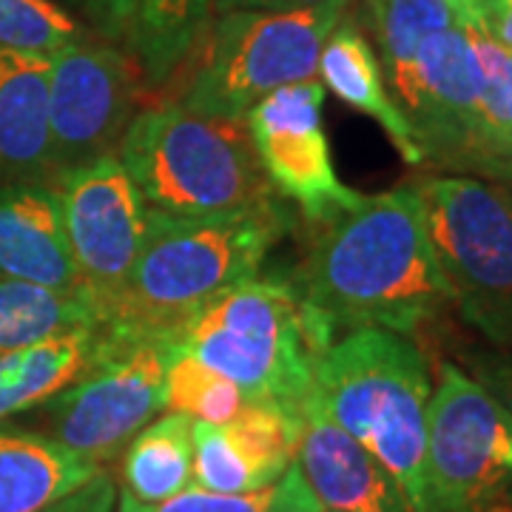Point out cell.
I'll return each mask as SVG.
<instances>
[{
  "label": "cell",
  "instance_id": "1",
  "mask_svg": "<svg viewBox=\"0 0 512 512\" xmlns=\"http://www.w3.org/2000/svg\"><path fill=\"white\" fill-rule=\"evenodd\" d=\"M293 285L333 339L367 328L413 336L453 305L416 183L325 222Z\"/></svg>",
  "mask_w": 512,
  "mask_h": 512
},
{
  "label": "cell",
  "instance_id": "2",
  "mask_svg": "<svg viewBox=\"0 0 512 512\" xmlns=\"http://www.w3.org/2000/svg\"><path fill=\"white\" fill-rule=\"evenodd\" d=\"M291 225L285 200L202 217L148 208L146 237L109 325L177 342L180 328L214 296L259 276Z\"/></svg>",
  "mask_w": 512,
  "mask_h": 512
},
{
  "label": "cell",
  "instance_id": "3",
  "mask_svg": "<svg viewBox=\"0 0 512 512\" xmlns=\"http://www.w3.org/2000/svg\"><path fill=\"white\" fill-rule=\"evenodd\" d=\"M430 396L424 353L410 336L390 330H353L328 345L313 367V402L382 461L416 512H427Z\"/></svg>",
  "mask_w": 512,
  "mask_h": 512
},
{
  "label": "cell",
  "instance_id": "4",
  "mask_svg": "<svg viewBox=\"0 0 512 512\" xmlns=\"http://www.w3.org/2000/svg\"><path fill=\"white\" fill-rule=\"evenodd\" d=\"M333 342L293 279L282 276L239 282L177 333V350L231 379L245 402H274L296 413L311 396L316 359Z\"/></svg>",
  "mask_w": 512,
  "mask_h": 512
},
{
  "label": "cell",
  "instance_id": "5",
  "mask_svg": "<svg viewBox=\"0 0 512 512\" xmlns=\"http://www.w3.org/2000/svg\"><path fill=\"white\" fill-rule=\"evenodd\" d=\"M117 157L148 208L202 217L279 202L242 120L197 117L180 106L140 109Z\"/></svg>",
  "mask_w": 512,
  "mask_h": 512
},
{
  "label": "cell",
  "instance_id": "6",
  "mask_svg": "<svg viewBox=\"0 0 512 512\" xmlns=\"http://www.w3.org/2000/svg\"><path fill=\"white\" fill-rule=\"evenodd\" d=\"M348 9L222 12L208 26L177 106L197 117L242 120L265 94L316 80L319 55Z\"/></svg>",
  "mask_w": 512,
  "mask_h": 512
},
{
  "label": "cell",
  "instance_id": "7",
  "mask_svg": "<svg viewBox=\"0 0 512 512\" xmlns=\"http://www.w3.org/2000/svg\"><path fill=\"white\" fill-rule=\"evenodd\" d=\"M416 191L453 305L512 348V191L478 177H424Z\"/></svg>",
  "mask_w": 512,
  "mask_h": 512
},
{
  "label": "cell",
  "instance_id": "8",
  "mask_svg": "<svg viewBox=\"0 0 512 512\" xmlns=\"http://www.w3.org/2000/svg\"><path fill=\"white\" fill-rule=\"evenodd\" d=\"M109 330V348L97 365L43 404L46 436L97 467L120 456L148 421L165 413V373L177 356L174 339L137 336L114 325Z\"/></svg>",
  "mask_w": 512,
  "mask_h": 512
},
{
  "label": "cell",
  "instance_id": "9",
  "mask_svg": "<svg viewBox=\"0 0 512 512\" xmlns=\"http://www.w3.org/2000/svg\"><path fill=\"white\" fill-rule=\"evenodd\" d=\"M512 413L461 367L444 362L427 407V512H493L507 481Z\"/></svg>",
  "mask_w": 512,
  "mask_h": 512
},
{
  "label": "cell",
  "instance_id": "10",
  "mask_svg": "<svg viewBox=\"0 0 512 512\" xmlns=\"http://www.w3.org/2000/svg\"><path fill=\"white\" fill-rule=\"evenodd\" d=\"M49 80V120L55 177L117 154L128 123L140 111L146 80L126 46L86 35L57 49Z\"/></svg>",
  "mask_w": 512,
  "mask_h": 512
},
{
  "label": "cell",
  "instance_id": "11",
  "mask_svg": "<svg viewBox=\"0 0 512 512\" xmlns=\"http://www.w3.org/2000/svg\"><path fill=\"white\" fill-rule=\"evenodd\" d=\"M322 106L325 86L319 80H302L265 94L242 117L259 168L276 197L293 202L319 228L365 200L333 168Z\"/></svg>",
  "mask_w": 512,
  "mask_h": 512
},
{
  "label": "cell",
  "instance_id": "12",
  "mask_svg": "<svg viewBox=\"0 0 512 512\" xmlns=\"http://www.w3.org/2000/svg\"><path fill=\"white\" fill-rule=\"evenodd\" d=\"M63 231L83 288L114 311L146 237L148 205L117 154L69 168L52 180Z\"/></svg>",
  "mask_w": 512,
  "mask_h": 512
},
{
  "label": "cell",
  "instance_id": "13",
  "mask_svg": "<svg viewBox=\"0 0 512 512\" xmlns=\"http://www.w3.org/2000/svg\"><path fill=\"white\" fill-rule=\"evenodd\" d=\"M481 66L467 26L424 37L410 80L396 97L424 160L473 171Z\"/></svg>",
  "mask_w": 512,
  "mask_h": 512
},
{
  "label": "cell",
  "instance_id": "14",
  "mask_svg": "<svg viewBox=\"0 0 512 512\" xmlns=\"http://www.w3.org/2000/svg\"><path fill=\"white\" fill-rule=\"evenodd\" d=\"M293 464L305 476L322 510L416 512L382 461L345 433L311 396L302 404V430Z\"/></svg>",
  "mask_w": 512,
  "mask_h": 512
},
{
  "label": "cell",
  "instance_id": "15",
  "mask_svg": "<svg viewBox=\"0 0 512 512\" xmlns=\"http://www.w3.org/2000/svg\"><path fill=\"white\" fill-rule=\"evenodd\" d=\"M0 279L60 291L83 288L63 231L60 202L49 183H0Z\"/></svg>",
  "mask_w": 512,
  "mask_h": 512
},
{
  "label": "cell",
  "instance_id": "16",
  "mask_svg": "<svg viewBox=\"0 0 512 512\" xmlns=\"http://www.w3.org/2000/svg\"><path fill=\"white\" fill-rule=\"evenodd\" d=\"M49 55L0 49V177L26 183L55 180L49 120Z\"/></svg>",
  "mask_w": 512,
  "mask_h": 512
},
{
  "label": "cell",
  "instance_id": "17",
  "mask_svg": "<svg viewBox=\"0 0 512 512\" xmlns=\"http://www.w3.org/2000/svg\"><path fill=\"white\" fill-rule=\"evenodd\" d=\"M316 74H319V83L325 86V92L336 94L345 106L376 120L384 128L390 143L399 148L404 163H424L419 143L413 137V128L384 83L379 55H376L373 43L365 37L362 23L353 12H345L333 26L328 43L319 55Z\"/></svg>",
  "mask_w": 512,
  "mask_h": 512
},
{
  "label": "cell",
  "instance_id": "18",
  "mask_svg": "<svg viewBox=\"0 0 512 512\" xmlns=\"http://www.w3.org/2000/svg\"><path fill=\"white\" fill-rule=\"evenodd\" d=\"M109 339V325H94L0 356V421L40 407L72 387L97 365Z\"/></svg>",
  "mask_w": 512,
  "mask_h": 512
},
{
  "label": "cell",
  "instance_id": "19",
  "mask_svg": "<svg viewBox=\"0 0 512 512\" xmlns=\"http://www.w3.org/2000/svg\"><path fill=\"white\" fill-rule=\"evenodd\" d=\"M103 467L46 433L0 424V512H40Z\"/></svg>",
  "mask_w": 512,
  "mask_h": 512
},
{
  "label": "cell",
  "instance_id": "20",
  "mask_svg": "<svg viewBox=\"0 0 512 512\" xmlns=\"http://www.w3.org/2000/svg\"><path fill=\"white\" fill-rule=\"evenodd\" d=\"M109 313L89 288L60 291L20 279H0V356L57 333L106 325Z\"/></svg>",
  "mask_w": 512,
  "mask_h": 512
},
{
  "label": "cell",
  "instance_id": "21",
  "mask_svg": "<svg viewBox=\"0 0 512 512\" xmlns=\"http://www.w3.org/2000/svg\"><path fill=\"white\" fill-rule=\"evenodd\" d=\"M214 0H137L128 52L134 55L146 89H165L211 26Z\"/></svg>",
  "mask_w": 512,
  "mask_h": 512
},
{
  "label": "cell",
  "instance_id": "22",
  "mask_svg": "<svg viewBox=\"0 0 512 512\" xmlns=\"http://www.w3.org/2000/svg\"><path fill=\"white\" fill-rule=\"evenodd\" d=\"M194 484V421L160 413L123 450V493L157 504Z\"/></svg>",
  "mask_w": 512,
  "mask_h": 512
},
{
  "label": "cell",
  "instance_id": "23",
  "mask_svg": "<svg viewBox=\"0 0 512 512\" xmlns=\"http://www.w3.org/2000/svg\"><path fill=\"white\" fill-rule=\"evenodd\" d=\"M481 66L473 171L512 180V52L481 26H467Z\"/></svg>",
  "mask_w": 512,
  "mask_h": 512
},
{
  "label": "cell",
  "instance_id": "24",
  "mask_svg": "<svg viewBox=\"0 0 512 512\" xmlns=\"http://www.w3.org/2000/svg\"><path fill=\"white\" fill-rule=\"evenodd\" d=\"M365 12L379 43V63L393 100L410 80L424 37L450 26H464L447 0H365Z\"/></svg>",
  "mask_w": 512,
  "mask_h": 512
},
{
  "label": "cell",
  "instance_id": "25",
  "mask_svg": "<svg viewBox=\"0 0 512 512\" xmlns=\"http://www.w3.org/2000/svg\"><path fill=\"white\" fill-rule=\"evenodd\" d=\"M117 512H325L322 504L311 493L299 467L291 464L285 476L271 487H262L254 493H211L200 487H188L174 498H165L157 504H143L137 498L120 490Z\"/></svg>",
  "mask_w": 512,
  "mask_h": 512
},
{
  "label": "cell",
  "instance_id": "26",
  "mask_svg": "<svg viewBox=\"0 0 512 512\" xmlns=\"http://www.w3.org/2000/svg\"><path fill=\"white\" fill-rule=\"evenodd\" d=\"M222 427L265 484L279 481L296 461L302 413L291 407L274 402H245L237 416Z\"/></svg>",
  "mask_w": 512,
  "mask_h": 512
},
{
  "label": "cell",
  "instance_id": "27",
  "mask_svg": "<svg viewBox=\"0 0 512 512\" xmlns=\"http://www.w3.org/2000/svg\"><path fill=\"white\" fill-rule=\"evenodd\" d=\"M245 404V396L231 379L202 365L200 359L180 353L165 373V410L183 413L191 421L228 424Z\"/></svg>",
  "mask_w": 512,
  "mask_h": 512
},
{
  "label": "cell",
  "instance_id": "28",
  "mask_svg": "<svg viewBox=\"0 0 512 512\" xmlns=\"http://www.w3.org/2000/svg\"><path fill=\"white\" fill-rule=\"evenodd\" d=\"M86 35L52 0H0V49L55 55Z\"/></svg>",
  "mask_w": 512,
  "mask_h": 512
},
{
  "label": "cell",
  "instance_id": "29",
  "mask_svg": "<svg viewBox=\"0 0 512 512\" xmlns=\"http://www.w3.org/2000/svg\"><path fill=\"white\" fill-rule=\"evenodd\" d=\"M194 487L234 495L254 493L271 484H265L239 453L222 424L194 421Z\"/></svg>",
  "mask_w": 512,
  "mask_h": 512
},
{
  "label": "cell",
  "instance_id": "30",
  "mask_svg": "<svg viewBox=\"0 0 512 512\" xmlns=\"http://www.w3.org/2000/svg\"><path fill=\"white\" fill-rule=\"evenodd\" d=\"M52 3L77 20L89 35L128 49L137 0H52Z\"/></svg>",
  "mask_w": 512,
  "mask_h": 512
},
{
  "label": "cell",
  "instance_id": "31",
  "mask_svg": "<svg viewBox=\"0 0 512 512\" xmlns=\"http://www.w3.org/2000/svg\"><path fill=\"white\" fill-rule=\"evenodd\" d=\"M117 498H120V493H117L114 478L106 470H100L83 487H77L74 493L49 504L40 512H117Z\"/></svg>",
  "mask_w": 512,
  "mask_h": 512
},
{
  "label": "cell",
  "instance_id": "32",
  "mask_svg": "<svg viewBox=\"0 0 512 512\" xmlns=\"http://www.w3.org/2000/svg\"><path fill=\"white\" fill-rule=\"evenodd\" d=\"M473 367H476V382L490 390L498 402L504 404L512 413V359H504V356H478L473 359Z\"/></svg>",
  "mask_w": 512,
  "mask_h": 512
},
{
  "label": "cell",
  "instance_id": "33",
  "mask_svg": "<svg viewBox=\"0 0 512 512\" xmlns=\"http://www.w3.org/2000/svg\"><path fill=\"white\" fill-rule=\"evenodd\" d=\"M299 12V9H350V0H214V12Z\"/></svg>",
  "mask_w": 512,
  "mask_h": 512
},
{
  "label": "cell",
  "instance_id": "34",
  "mask_svg": "<svg viewBox=\"0 0 512 512\" xmlns=\"http://www.w3.org/2000/svg\"><path fill=\"white\" fill-rule=\"evenodd\" d=\"M484 32L512 52V0H484Z\"/></svg>",
  "mask_w": 512,
  "mask_h": 512
},
{
  "label": "cell",
  "instance_id": "35",
  "mask_svg": "<svg viewBox=\"0 0 512 512\" xmlns=\"http://www.w3.org/2000/svg\"><path fill=\"white\" fill-rule=\"evenodd\" d=\"M458 12L464 26H481L484 29V0H447Z\"/></svg>",
  "mask_w": 512,
  "mask_h": 512
},
{
  "label": "cell",
  "instance_id": "36",
  "mask_svg": "<svg viewBox=\"0 0 512 512\" xmlns=\"http://www.w3.org/2000/svg\"><path fill=\"white\" fill-rule=\"evenodd\" d=\"M504 461H507V470L512 473V441H510V447H507V456H504Z\"/></svg>",
  "mask_w": 512,
  "mask_h": 512
}]
</instances>
